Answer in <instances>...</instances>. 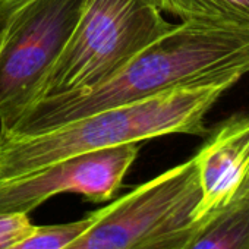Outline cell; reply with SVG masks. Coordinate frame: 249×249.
Returning <instances> with one entry per match:
<instances>
[{
	"mask_svg": "<svg viewBox=\"0 0 249 249\" xmlns=\"http://www.w3.org/2000/svg\"><path fill=\"white\" fill-rule=\"evenodd\" d=\"M249 72V31L182 21L106 82L36 101L8 134L30 137L87 114L167 91L239 81Z\"/></svg>",
	"mask_w": 249,
	"mask_h": 249,
	"instance_id": "cell-1",
	"label": "cell"
},
{
	"mask_svg": "<svg viewBox=\"0 0 249 249\" xmlns=\"http://www.w3.org/2000/svg\"><path fill=\"white\" fill-rule=\"evenodd\" d=\"M236 82L226 79L167 91L87 114L37 135H0V183L88 151L141 144L170 134L207 137V113Z\"/></svg>",
	"mask_w": 249,
	"mask_h": 249,
	"instance_id": "cell-2",
	"label": "cell"
},
{
	"mask_svg": "<svg viewBox=\"0 0 249 249\" xmlns=\"http://www.w3.org/2000/svg\"><path fill=\"white\" fill-rule=\"evenodd\" d=\"M196 161L178 164L97 210L63 249H186L202 218Z\"/></svg>",
	"mask_w": 249,
	"mask_h": 249,
	"instance_id": "cell-3",
	"label": "cell"
},
{
	"mask_svg": "<svg viewBox=\"0 0 249 249\" xmlns=\"http://www.w3.org/2000/svg\"><path fill=\"white\" fill-rule=\"evenodd\" d=\"M172 27L159 0H88L40 100L106 82Z\"/></svg>",
	"mask_w": 249,
	"mask_h": 249,
	"instance_id": "cell-4",
	"label": "cell"
},
{
	"mask_svg": "<svg viewBox=\"0 0 249 249\" xmlns=\"http://www.w3.org/2000/svg\"><path fill=\"white\" fill-rule=\"evenodd\" d=\"M88 0H28L0 27V134L41 97Z\"/></svg>",
	"mask_w": 249,
	"mask_h": 249,
	"instance_id": "cell-5",
	"label": "cell"
},
{
	"mask_svg": "<svg viewBox=\"0 0 249 249\" xmlns=\"http://www.w3.org/2000/svg\"><path fill=\"white\" fill-rule=\"evenodd\" d=\"M140 144H122L76 154L34 173L0 183V215L30 214L54 195L71 192L107 202L137 160Z\"/></svg>",
	"mask_w": 249,
	"mask_h": 249,
	"instance_id": "cell-6",
	"label": "cell"
},
{
	"mask_svg": "<svg viewBox=\"0 0 249 249\" xmlns=\"http://www.w3.org/2000/svg\"><path fill=\"white\" fill-rule=\"evenodd\" d=\"M208 135L194 156L201 189L198 220L227 202L249 173V116H233Z\"/></svg>",
	"mask_w": 249,
	"mask_h": 249,
	"instance_id": "cell-7",
	"label": "cell"
},
{
	"mask_svg": "<svg viewBox=\"0 0 249 249\" xmlns=\"http://www.w3.org/2000/svg\"><path fill=\"white\" fill-rule=\"evenodd\" d=\"M186 249H249V173L227 202L202 217Z\"/></svg>",
	"mask_w": 249,
	"mask_h": 249,
	"instance_id": "cell-8",
	"label": "cell"
},
{
	"mask_svg": "<svg viewBox=\"0 0 249 249\" xmlns=\"http://www.w3.org/2000/svg\"><path fill=\"white\" fill-rule=\"evenodd\" d=\"M159 5L182 21L249 31V0H159Z\"/></svg>",
	"mask_w": 249,
	"mask_h": 249,
	"instance_id": "cell-9",
	"label": "cell"
},
{
	"mask_svg": "<svg viewBox=\"0 0 249 249\" xmlns=\"http://www.w3.org/2000/svg\"><path fill=\"white\" fill-rule=\"evenodd\" d=\"M94 217L95 211L71 223L36 226L30 234L12 243L6 249H63L91 226Z\"/></svg>",
	"mask_w": 249,
	"mask_h": 249,
	"instance_id": "cell-10",
	"label": "cell"
},
{
	"mask_svg": "<svg viewBox=\"0 0 249 249\" xmlns=\"http://www.w3.org/2000/svg\"><path fill=\"white\" fill-rule=\"evenodd\" d=\"M28 214L0 215V249H6L34 230Z\"/></svg>",
	"mask_w": 249,
	"mask_h": 249,
	"instance_id": "cell-11",
	"label": "cell"
},
{
	"mask_svg": "<svg viewBox=\"0 0 249 249\" xmlns=\"http://www.w3.org/2000/svg\"><path fill=\"white\" fill-rule=\"evenodd\" d=\"M28 0H0V27L5 24V21Z\"/></svg>",
	"mask_w": 249,
	"mask_h": 249,
	"instance_id": "cell-12",
	"label": "cell"
}]
</instances>
